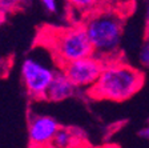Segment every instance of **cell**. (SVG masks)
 I'll list each match as a JSON object with an SVG mask.
<instances>
[{
  "mask_svg": "<svg viewBox=\"0 0 149 148\" xmlns=\"http://www.w3.org/2000/svg\"><path fill=\"white\" fill-rule=\"evenodd\" d=\"M145 81L144 72L121 58L105 60L97 81L88 91L97 100L121 103L127 102L141 91Z\"/></svg>",
  "mask_w": 149,
  "mask_h": 148,
  "instance_id": "obj_1",
  "label": "cell"
},
{
  "mask_svg": "<svg viewBox=\"0 0 149 148\" xmlns=\"http://www.w3.org/2000/svg\"><path fill=\"white\" fill-rule=\"evenodd\" d=\"M93 48V53L104 60L120 58L124 18L113 9L97 8L88 13L81 23Z\"/></svg>",
  "mask_w": 149,
  "mask_h": 148,
  "instance_id": "obj_2",
  "label": "cell"
},
{
  "mask_svg": "<svg viewBox=\"0 0 149 148\" xmlns=\"http://www.w3.org/2000/svg\"><path fill=\"white\" fill-rule=\"evenodd\" d=\"M43 44L59 67L93 53L92 44L83 24L52 28L43 34Z\"/></svg>",
  "mask_w": 149,
  "mask_h": 148,
  "instance_id": "obj_3",
  "label": "cell"
},
{
  "mask_svg": "<svg viewBox=\"0 0 149 148\" xmlns=\"http://www.w3.org/2000/svg\"><path fill=\"white\" fill-rule=\"evenodd\" d=\"M59 68L49 65L47 62L36 56H28L24 59L20 68L22 81L28 95L33 99H45L47 91L53 80Z\"/></svg>",
  "mask_w": 149,
  "mask_h": 148,
  "instance_id": "obj_4",
  "label": "cell"
},
{
  "mask_svg": "<svg viewBox=\"0 0 149 148\" xmlns=\"http://www.w3.org/2000/svg\"><path fill=\"white\" fill-rule=\"evenodd\" d=\"M105 60L92 53L85 58H80L71 63H67L60 67L64 74L69 77V80L77 90L89 91L97 81Z\"/></svg>",
  "mask_w": 149,
  "mask_h": 148,
  "instance_id": "obj_5",
  "label": "cell"
},
{
  "mask_svg": "<svg viewBox=\"0 0 149 148\" xmlns=\"http://www.w3.org/2000/svg\"><path fill=\"white\" fill-rule=\"evenodd\" d=\"M60 124L55 117L48 115H33L28 124V137L31 144L44 147L52 143Z\"/></svg>",
  "mask_w": 149,
  "mask_h": 148,
  "instance_id": "obj_6",
  "label": "cell"
},
{
  "mask_svg": "<svg viewBox=\"0 0 149 148\" xmlns=\"http://www.w3.org/2000/svg\"><path fill=\"white\" fill-rule=\"evenodd\" d=\"M76 91L77 88L73 86V83L69 80V77L64 74L61 68H59L48 87L45 99L51 102H64L67 99L72 97L76 93Z\"/></svg>",
  "mask_w": 149,
  "mask_h": 148,
  "instance_id": "obj_7",
  "label": "cell"
},
{
  "mask_svg": "<svg viewBox=\"0 0 149 148\" xmlns=\"http://www.w3.org/2000/svg\"><path fill=\"white\" fill-rule=\"evenodd\" d=\"M74 142H76V131L72 128L60 127L51 144L55 148H71L73 147Z\"/></svg>",
  "mask_w": 149,
  "mask_h": 148,
  "instance_id": "obj_8",
  "label": "cell"
},
{
  "mask_svg": "<svg viewBox=\"0 0 149 148\" xmlns=\"http://www.w3.org/2000/svg\"><path fill=\"white\" fill-rule=\"evenodd\" d=\"M67 1L72 11L84 15V18L99 8L100 4V0H67Z\"/></svg>",
  "mask_w": 149,
  "mask_h": 148,
  "instance_id": "obj_9",
  "label": "cell"
},
{
  "mask_svg": "<svg viewBox=\"0 0 149 148\" xmlns=\"http://www.w3.org/2000/svg\"><path fill=\"white\" fill-rule=\"evenodd\" d=\"M139 63L145 69H149V29H146L139 48Z\"/></svg>",
  "mask_w": 149,
  "mask_h": 148,
  "instance_id": "obj_10",
  "label": "cell"
},
{
  "mask_svg": "<svg viewBox=\"0 0 149 148\" xmlns=\"http://www.w3.org/2000/svg\"><path fill=\"white\" fill-rule=\"evenodd\" d=\"M44 9L49 13H56L59 9V0H40Z\"/></svg>",
  "mask_w": 149,
  "mask_h": 148,
  "instance_id": "obj_11",
  "label": "cell"
},
{
  "mask_svg": "<svg viewBox=\"0 0 149 148\" xmlns=\"http://www.w3.org/2000/svg\"><path fill=\"white\" fill-rule=\"evenodd\" d=\"M17 3L19 0H0V9L1 11H8Z\"/></svg>",
  "mask_w": 149,
  "mask_h": 148,
  "instance_id": "obj_12",
  "label": "cell"
},
{
  "mask_svg": "<svg viewBox=\"0 0 149 148\" xmlns=\"http://www.w3.org/2000/svg\"><path fill=\"white\" fill-rule=\"evenodd\" d=\"M139 135L141 139L144 140H149V123L146 124V126H144L141 130L139 131Z\"/></svg>",
  "mask_w": 149,
  "mask_h": 148,
  "instance_id": "obj_13",
  "label": "cell"
},
{
  "mask_svg": "<svg viewBox=\"0 0 149 148\" xmlns=\"http://www.w3.org/2000/svg\"><path fill=\"white\" fill-rule=\"evenodd\" d=\"M145 20H146V27L149 29V6L146 7V12H145Z\"/></svg>",
  "mask_w": 149,
  "mask_h": 148,
  "instance_id": "obj_14",
  "label": "cell"
},
{
  "mask_svg": "<svg viewBox=\"0 0 149 148\" xmlns=\"http://www.w3.org/2000/svg\"><path fill=\"white\" fill-rule=\"evenodd\" d=\"M72 148H87V147H83V145H76V147H72Z\"/></svg>",
  "mask_w": 149,
  "mask_h": 148,
  "instance_id": "obj_15",
  "label": "cell"
}]
</instances>
